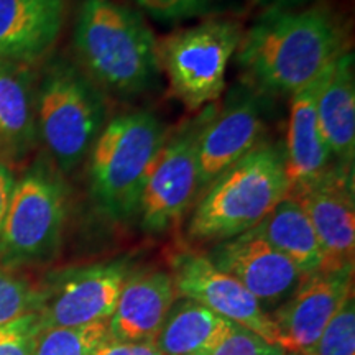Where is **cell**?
<instances>
[{"mask_svg":"<svg viewBox=\"0 0 355 355\" xmlns=\"http://www.w3.org/2000/svg\"><path fill=\"white\" fill-rule=\"evenodd\" d=\"M345 51L347 35L339 17L318 3L303 10L270 8L243 33L235 55L259 91L293 96Z\"/></svg>","mask_w":355,"mask_h":355,"instance_id":"cell-1","label":"cell"},{"mask_svg":"<svg viewBox=\"0 0 355 355\" xmlns=\"http://www.w3.org/2000/svg\"><path fill=\"white\" fill-rule=\"evenodd\" d=\"M74 46L84 73L117 94H141L157 83V38L141 15L115 0H83Z\"/></svg>","mask_w":355,"mask_h":355,"instance_id":"cell-2","label":"cell"},{"mask_svg":"<svg viewBox=\"0 0 355 355\" xmlns=\"http://www.w3.org/2000/svg\"><path fill=\"white\" fill-rule=\"evenodd\" d=\"M290 188L285 148L260 141L199 194L188 225L189 239L222 242L252 230Z\"/></svg>","mask_w":355,"mask_h":355,"instance_id":"cell-3","label":"cell"},{"mask_svg":"<svg viewBox=\"0 0 355 355\" xmlns=\"http://www.w3.org/2000/svg\"><path fill=\"white\" fill-rule=\"evenodd\" d=\"M166 139L157 115L133 110L105 122L89 152V184L96 206L112 220L139 214L152 165Z\"/></svg>","mask_w":355,"mask_h":355,"instance_id":"cell-4","label":"cell"},{"mask_svg":"<svg viewBox=\"0 0 355 355\" xmlns=\"http://www.w3.org/2000/svg\"><path fill=\"white\" fill-rule=\"evenodd\" d=\"M105 122L104 94L84 69L64 60L44 69L37 86V130L61 175H69L89 157Z\"/></svg>","mask_w":355,"mask_h":355,"instance_id":"cell-5","label":"cell"},{"mask_svg":"<svg viewBox=\"0 0 355 355\" xmlns=\"http://www.w3.org/2000/svg\"><path fill=\"white\" fill-rule=\"evenodd\" d=\"M69 191L50 158H38L17 180L0 230V261L10 268L38 265L60 250Z\"/></svg>","mask_w":355,"mask_h":355,"instance_id":"cell-6","label":"cell"},{"mask_svg":"<svg viewBox=\"0 0 355 355\" xmlns=\"http://www.w3.org/2000/svg\"><path fill=\"white\" fill-rule=\"evenodd\" d=\"M242 37L239 21L209 19L157 40L159 71L186 109L201 110L222 96L227 66Z\"/></svg>","mask_w":355,"mask_h":355,"instance_id":"cell-7","label":"cell"},{"mask_svg":"<svg viewBox=\"0 0 355 355\" xmlns=\"http://www.w3.org/2000/svg\"><path fill=\"white\" fill-rule=\"evenodd\" d=\"M216 109V104L204 107L163 141L146 178L139 209L141 227L148 234L170 230L199 196L198 141Z\"/></svg>","mask_w":355,"mask_h":355,"instance_id":"cell-8","label":"cell"},{"mask_svg":"<svg viewBox=\"0 0 355 355\" xmlns=\"http://www.w3.org/2000/svg\"><path fill=\"white\" fill-rule=\"evenodd\" d=\"M130 273L127 259L74 266L40 285L37 314L42 329L109 322Z\"/></svg>","mask_w":355,"mask_h":355,"instance_id":"cell-9","label":"cell"},{"mask_svg":"<svg viewBox=\"0 0 355 355\" xmlns=\"http://www.w3.org/2000/svg\"><path fill=\"white\" fill-rule=\"evenodd\" d=\"M288 196L300 204L318 235L322 270L354 266V166L329 165L318 176L293 183Z\"/></svg>","mask_w":355,"mask_h":355,"instance_id":"cell-10","label":"cell"},{"mask_svg":"<svg viewBox=\"0 0 355 355\" xmlns=\"http://www.w3.org/2000/svg\"><path fill=\"white\" fill-rule=\"evenodd\" d=\"M170 275L180 298L206 306L268 344L278 345V332L268 311L237 279L217 268L207 255L193 250L176 252L170 259Z\"/></svg>","mask_w":355,"mask_h":355,"instance_id":"cell-11","label":"cell"},{"mask_svg":"<svg viewBox=\"0 0 355 355\" xmlns=\"http://www.w3.org/2000/svg\"><path fill=\"white\" fill-rule=\"evenodd\" d=\"M354 266L301 275L288 298L270 314L285 352L303 354L313 347L327 324L354 296Z\"/></svg>","mask_w":355,"mask_h":355,"instance_id":"cell-12","label":"cell"},{"mask_svg":"<svg viewBox=\"0 0 355 355\" xmlns=\"http://www.w3.org/2000/svg\"><path fill=\"white\" fill-rule=\"evenodd\" d=\"M207 257L243 285L265 311L278 308L301 278L300 270L255 229L219 242Z\"/></svg>","mask_w":355,"mask_h":355,"instance_id":"cell-13","label":"cell"},{"mask_svg":"<svg viewBox=\"0 0 355 355\" xmlns=\"http://www.w3.org/2000/svg\"><path fill=\"white\" fill-rule=\"evenodd\" d=\"M263 119L254 92H241L217 107L198 141L199 194L260 144Z\"/></svg>","mask_w":355,"mask_h":355,"instance_id":"cell-14","label":"cell"},{"mask_svg":"<svg viewBox=\"0 0 355 355\" xmlns=\"http://www.w3.org/2000/svg\"><path fill=\"white\" fill-rule=\"evenodd\" d=\"M176 300L170 272H130L107 322V337L121 343H155Z\"/></svg>","mask_w":355,"mask_h":355,"instance_id":"cell-15","label":"cell"},{"mask_svg":"<svg viewBox=\"0 0 355 355\" xmlns=\"http://www.w3.org/2000/svg\"><path fill=\"white\" fill-rule=\"evenodd\" d=\"M68 0H0V60L32 64L63 30Z\"/></svg>","mask_w":355,"mask_h":355,"instance_id":"cell-16","label":"cell"},{"mask_svg":"<svg viewBox=\"0 0 355 355\" xmlns=\"http://www.w3.org/2000/svg\"><path fill=\"white\" fill-rule=\"evenodd\" d=\"M38 140L37 87L28 64L0 60V159L20 162Z\"/></svg>","mask_w":355,"mask_h":355,"instance_id":"cell-17","label":"cell"},{"mask_svg":"<svg viewBox=\"0 0 355 355\" xmlns=\"http://www.w3.org/2000/svg\"><path fill=\"white\" fill-rule=\"evenodd\" d=\"M319 130L331 157L354 166L355 157V71L354 53L345 51L327 71L318 97Z\"/></svg>","mask_w":355,"mask_h":355,"instance_id":"cell-18","label":"cell"},{"mask_svg":"<svg viewBox=\"0 0 355 355\" xmlns=\"http://www.w3.org/2000/svg\"><path fill=\"white\" fill-rule=\"evenodd\" d=\"M329 68L316 81L291 96L285 145L286 170L291 184L318 176L331 165L332 157L318 122V97Z\"/></svg>","mask_w":355,"mask_h":355,"instance_id":"cell-19","label":"cell"},{"mask_svg":"<svg viewBox=\"0 0 355 355\" xmlns=\"http://www.w3.org/2000/svg\"><path fill=\"white\" fill-rule=\"evenodd\" d=\"M237 324L191 300L173 304L155 340L163 355H199L234 334Z\"/></svg>","mask_w":355,"mask_h":355,"instance_id":"cell-20","label":"cell"},{"mask_svg":"<svg viewBox=\"0 0 355 355\" xmlns=\"http://www.w3.org/2000/svg\"><path fill=\"white\" fill-rule=\"evenodd\" d=\"M270 245L291 261L301 275L324 268V254L313 225L291 196H286L254 227Z\"/></svg>","mask_w":355,"mask_h":355,"instance_id":"cell-21","label":"cell"},{"mask_svg":"<svg viewBox=\"0 0 355 355\" xmlns=\"http://www.w3.org/2000/svg\"><path fill=\"white\" fill-rule=\"evenodd\" d=\"M107 337V322L42 329L32 355H92Z\"/></svg>","mask_w":355,"mask_h":355,"instance_id":"cell-22","label":"cell"},{"mask_svg":"<svg viewBox=\"0 0 355 355\" xmlns=\"http://www.w3.org/2000/svg\"><path fill=\"white\" fill-rule=\"evenodd\" d=\"M40 286L0 261V324L37 313Z\"/></svg>","mask_w":355,"mask_h":355,"instance_id":"cell-23","label":"cell"},{"mask_svg":"<svg viewBox=\"0 0 355 355\" xmlns=\"http://www.w3.org/2000/svg\"><path fill=\"white\" fill-rule=\"evenodd\" d=\"M301 355H355V303L345 301L313 347Z\"/></svg>","mask_w":355,"mask_h":355,"instance_id":"cell-24","label":"cell"},{"mask_svg":"<svg viewBox=\"0 0 355 355\" xmlns=\"http://www.w3.org/2000/svg\"><path fill=\"white\" fill-rule=\"evenodd\" d=\"M42 324L37 313L0 324V355H32Z\"/></svg>","mask_w":355,"mask_h":355,"instance_id":"cell-25","label":"cell"},{"mask_svg":"<svg viewBox=\"0 0 355 355\" xmlns=\"http://www.w3.org/2000/svg\"><path fill=\"white\" fill-rule=\"evenodd\" d=\"M146 13L159 21H176L204 15L217 0H135Z\"/></svg>","mask_w":355,"mask_h":355,"instance_id":"cell-26","label":"cell"},{"mask_svg":"<svg viewBox=\"0 0 355 355\" xmlns=\"http://www.w3.org/2000/svg\"><path fill=\"white\" fill-rule=\"evenodd\" d=\"M282 347L268 344L252 331L237 326L234 334L199 355H283Z\"/></svg>","mask_w":355,"mask_h":355,"instance_id":"cell-27","label":"cell"},{"mask_svg":"<svg viewBox=\"0 0 355 355\" xmlns=\"http://www.w3.org/2000/svg\"><path fill=\"white\" fill-rule=\"evenodd\" d=\"M92 355H163L155 343H121L105 337Z\"/></svg>","mask_w":355,"mask_h":355,"instance_id":"cell-28","label":"cell"},{"mask_svg":"<svg viewBox=\"0 0 355 355\" xmlns=\"http://www.w3.org/2000/svg\"><path fill=\"white\" fill-rule=\"evenodd\" d=\"M17 176L12 166L7 162L0 159V230H2L3 220H6L8 204H10L13 188H15Z\"/></svg>","mask_w":355,"mask_h":355,"instance_id":"cell-29","label":"cell"},{"mask_svg":"<svg viewBox=\"0 0 355 355\" xmlns=\"http://www.w3.org/2000/svg\"><path fill=\"white\" fill-rule=\"evenodd\" d=\"M306 0H270V3H273V7L278 8H291L295 6H301Z\"/></svg>","mask_w":355,"mask_h":355,"instance_id":"cell-30","label":"cell"},{"mask_svg":"<svg viewBox=\"0 0 355 355\" xmlns=\"http://www.w3.org/2000/svg\"><path fill=\"white\" fill-rule=\"evenodd\" d=\"M283 355H301L298 352H283Z\"/></svg>","mask_w":355,"mask_h":355,"instance_id":"cell-31","label":"cell"}]
</instances>
